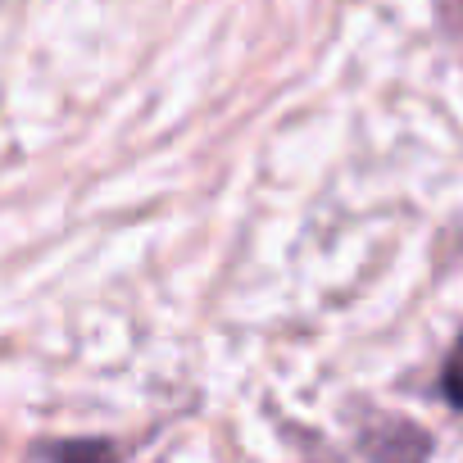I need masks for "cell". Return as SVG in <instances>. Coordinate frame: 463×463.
<instances>
[{
  "label": "cell",
  "mask_w": 463,
  "mask_h": 463,
  "mask_svg": "<svg viewBox=\"0 0 463 463\" xmlns=\"http://www.w3.org/2000/svg\"><path fill=\"white\" fill-rule=\"evenodd\" d=\"M33 463H114V445H105V440H60V445H42L33 454Z\"/></svg>",
  "instance_id": "6da1fadb"
},
{
  "label": "cell",
  "mask_w": 463,
  "mask_h": 463,
  "mask_svg": "<svg viewBox=\"0 0 463 463\" xmlns=\"http://www.w3.org/2000/svg\"><path fill=\"white\" fill-rule=\"evenodd\" d=\"M440 395H445L454 409H463V336H458L454 354L445 359V373H440Z\"/></svg>",
  "instance_id": "7a4b0ae2"
}]
</instances>
